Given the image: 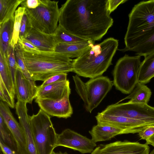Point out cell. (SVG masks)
Segmentation results:
<instances>
[{
  "label": "cell",
  "instance_id": "74e56055",
  "mask_svg": "<svg viewBox=\"0 0 154 154\" xmlns=\"http://www.w3.org/2000/svg\"><path fill=\"white\" fill-rule=\"evenodd\" d=\"M127 1V0H108V9L109 13L110 14L119 5Z\"/></svg>",
  "mask_w": 154,
  "mask_h": 154
},
{
  "label": "cell",
  "instance_id": "7402d4cb",
  "mask_svg": "<svg viewBox=\"0 0 154 154\" xmlns=\"http://www.w3.org/2000/svg\"><path fill=\"white\" fill-rule=\"evenodd\" d=\"M14 18L10 19L0 24V52L5 57L12 38Z\"/></svg>",
  "mask_w": 154,
  "mask_h": 154
},
{
  "label": "cell",
  "instance_id": "836d02e7",
  "mask_svg": "<svg viewBox=\"0 0 154 154\" xmlns=\"http://www.w3.org/2000/svg\"><path fill=\"white\" fill-rule=\"evenodd\" d=\"M67 73H60L53 75L43 82L42 85L38 86V89L56 82L63 81L67 80Z\"/></svg>",
  "mask_w": 154,
  "mask_h": 154
},
{
  "label": "cell",
  "instance_id": "ffe728a7",
  "mask_svg": "<svg viewBox=\"0 0 154 154\" xmlns=\"http://www.w3.org/2000/svg\"><path fill=\"white\" fill-rule=\"evenodd\" d=\"M92 42L88 41L76 43H58L54 51L64 54L70 58H76L89 48L90 44Z\"/></svg>",
  "mask_w": 154,
  "mask_h": 154
},
{
  "label": "cell",
  "instance_id": "b9f144b4",
  "mask_svg": "<svg viewBox=\"0 0 154 154\" xmlns=\"http://www.w3.org/2000/svg\"><path fill=\"white\" fill-rule=\"evenodd\" d=\"M149 154H154V149L152 150Z\"/></svg>",
  "mask_w": 154,
  "mask_h": 154
},
{
  "label": "cell",
  "instance_id": "7c38bea8",
  "mask_svg": "<svg viewBox=\"0 0 154 154\" xmlns=\"http://www.w3.org/2000/svg\"><path fill=\"white\" fill-rule=\"evenodd\" d=\"M56 146L68 148L84 154L91 153L97 145L91 139L67 128L57 134Z\"/></svg>",
  "mask_w": 154,
  "mask_h": 154
},
{
  "label": "cell",
  "instance_id": "f35d334b",
  "mask_svg": "<svg viewBox=\"0 0 154 154\" xmlns=\"http://www.w3.org/2000/svg\"><path fill=\"white\" fill-rule=\"evenodd\" d=\"M1 150L3 154H19L17 152L13 150L5 144L0 140Z\"/></svg>",
  "mask_w": 154,
  "mask_h": 154
},
{
  "label": "cell",
  "instance_id": "ac0fdd59",
  "mask_svg": "<svg viewBox=\"0 0 154 154\" xmlns=\"http://www.w3.org/2000/svg\"><path fill=\"white\" fill-rule=\"evenodd\" d=\"M25 38L42 51L54 52L57 44L54 35L45 33L32 27Z\"/></svg>",
  "mask_w": 154,
  "mask_h": 154
},
{
  "label": "cell",
  "instance_id": "7a4b0ae2",
  "mask_svg": "<svg viewBox=\"0 0 154 154\" xmlns=\"http://www.w3.org/2000/svg\"><path fill=\"white\" fill-rule=\"evenodd\" d=\"M118 45V40L112 37L98 44L92 42L88 49L72 60L73 72L78 75L91 79L101 76L112 64Z\"/></svg>",
  "mask_w": 154,
  "mask_h": 154
},
{
  "label": "cell",
  "instance_id": "9c48e42d",
  "mask_svg": "<svg viewBox=\"0 0 154 154\" xmlns=\"http://www.w3.org/2000/svg\"><path fill=\"white\" fill-rule=\"evenodd\" d=\"M101 112L121 116L154 125V107L148 104L116 103L109 105Z\"/></svg>",
  "mask_w": 154,
  "mask_h": 154
},
{
  "label": "cell",
  "instance_id": "7bdbcfd3",
  "mask_svg": "<svg viewBox=\"0 0 154 154\" xmlns=\"http://www.w3.org/2000/svg\"><path fill=\"white\" fill-rule=\"evenodd\" d=\"M0 154H3L1 150H0Z\"/></svg>",
  "mask_w": 154,
  "mask_h": 154
},
{
  "label": "cell",
  "instance_id": "f546056e",
  "mask_svg": "<svg viewBox=\"0 0 154 154\" xmlns=\"http://www.w3.org/2000/svg\"><path fill=\"white\" fill-rule=\"evenodd\" d=\"M130 51L144 57L154 52V34L148 39L131 49Z\"/></svg>",
  "mask_w": 154,
  "mask_h": 154
},
{
  "label": "cell",
  "instance_id": "2e32d148",
  "mask_svg": "<svg viewBox=\"0 0 154 154\" xmlns=\"http://www.w3.org/2000/svg\"><path fill=\"white\" fill-rule=\"evenodd\" d=\"M71 94L68 80L58 82L37 89L35 99H47L58 100Z\"/></svg>",
  "mask_w": 154,
  "mask_h": 154
},
{
  "label": "cell",
  "instance_id": "1f68e13d",
  "mask_svg": "<svg viewBox=\"0 0 154 154\" xmlns=\"http://www.w3.org/2000/svg\"><path fill=\"white\" fill-rule=\"evenodd\" d=\"M0 98L12 108L15 107L14 100L11 97L2 79L0 78Z\"/></svg>",
  "mask_w": 154,
  "mask_h": 154
},
{
  "label": "cell",
  "instance_id": "e0dca14e",
  "mask_svg": "<svg viewBox=\"0 0 154 154\" xmlns=\"http://www.w3.org/2000/svg\"><path fill=\"white\" fill-rule=\"evenodd\" d=\"M14 86L17 100L32 104L37 90L26 78L20 67L16 73Z\"/></svg>",
  "mask_w": 154,
  "mask_h": 154
},
{
  "label": "cell",
  "instance_id": "4dcf8cb0",
  "mask_svg": "<svg viewBox=\"0 0 154 154\" xmlns=\"http://www.w3.org/2000/svg\"><path fill=\"white\" fill-rule=\"evenodd\" d=\"M14 48L10 45L5 54V59L8 69L10 71L14 84L15 76L18 66L15 57Z\"/></svg>",
  "mask_w": 154,
  "mask_h": 154
},
{
  "label": "cell",
  "instance_id": "60d3db41",
  "mask_svg": "<svg viewBox=\"0 0 154 154\" xmlns=\"http://www.w3.org/2000/svg\"><path fill=\"white\" fill-rule=\"evenodd\" d=\"M53 154H68V153L66 152L63 153L61 151H59L58 152H55L54 151Z\"/></svg>",
  "mask_w": 154,
  "mask_h": 154
},
{
  "label": "cell",
  "instance_id": "5b68a950",
  "mask_svg": "<svg viewBox=\"0 0 154 154\" xmlns=\"http://www.w3.org/2000/svg\"><path fill=\"white\" fill-rule=\"evenodd\" d=\"M29 119L37 154H53L57 134L50 116L40 109L37 114L29 116Z\"/></svg>",
  "mask_w": 154,
  "mask_h": 154
},
{
  "label": "cell",
  "instance_id": "8d00e7d4",
  "mask_svg": "<svg viewBox=\"0 0 154 154\" xmlns=\"http://www.w3.org/2000/svg\"><path fill=\"white\" fill-rule=\"evenodd\" d=\"M40 4V0H23L21 3V6L29 9H35Z\"/></svg>",
  "mask_w": 154,
  "mask_h": 154
},
{
  "label": "cell",
  "instance_id": "d590c367",
  "mask_svg": "<svg viewBox=\"0 0 154 154\" xmlns=\"http://www.w3.org/2000/svg\"><path fill=\"white\" fill-rule=\"evenodd\" d=\"M154 134V125L146 126L141 131L138 133V135L141 139L146 140Z\"/></svg>",
  "mask_w": 154,
  "mask_h": 154
},
{
  "label": "cell",
  "instance_id": "4fadbf2b",
  "mask_svg": "<svg viewBox=\"0 0 154 154\" xmlns=\"http://www.w3.org/2000/svg\"><path fill=\"white\" fill-rule=\"evenodd\" d=\"M70 94L58 100L47 99H35V101L46 113L58 118L67 119L71 117L73 109L69 100Z\"/></svg>",
  "mask_w": 154,
  "mask_h": 154
},
{
  "label": "cell",
  "instance_id": "8fae6325",
  "mask_svg": "<svg viewBox=\"0 0 154 154\" xmlns=\"http://www.w3.org/2000/svg\"><path fill=\"white\" fill-rule=\"evenodd\" d=\"M97 124L108 126L122 130L123 134L139 133L148 124L141 121L119 116L98 112L95 116Z\"/></svg>",
  "mask_w": 154,
  "mask_h": 154
},
{
  "label": "cell",
  "instance_id": "d4e9b609",
  "mask_svg": "<svg viewBox=\"0 0 154 154\" xmlns=\"http://www.w3.org/2000/svg\"><path fill=\"white\" fill-rule=\"evenodd\" d=\"M0 53V78L4 82L11 97L14 99L16 95L14 84L7 65L5 57H4L1 53Z\"/></svg>",
  "mask_w": 154,
  "mask_h": 154
},
{
  "label": "cell",
  "instance_id": "484cf974",
  "mask_svg": "<svg viewBox=\"0 0 154 154\" xmlns=\"http://www.w3.org/2000/svg\"><path fill=\"white\" fill-rule=\"evenodd\" d=\"M0 140L6 145L18 153L15 139L3 118L0 115Z\"/></svg>",
  "mask_w": 154,
  "mask_h": 154
},
{
  "label": "cell",
  "instance_id": "52a82bcc",
  "mask_svg": "<svg viewBox=\"0 0 154 154\" xmlns=\"http://www.w3.org/2000/svg\"><path fill=\"white\" fill-rule=\"evenodd\" d=\"M40 5L35 9L25 8L32 27L45 33L54 35L57 29L60 10L58 1L40 0Z\"/></svg>",
  "mask_w": 154,
  "mask_h": 154
},
{
  "label": "cell",
  "instance_id": "ba28073f",
  "mask_svg": "<svg viewBox=\"0 0 154 154\" xmlns=\"http://www.w3.org/2000/svg\"><path fill=\"white\" fill-rule=\"evenodd\" d=\"M141 56L125 54L117 61L113 72V85L116 89L129 94L138 83Z\"/></svg>",
  "mask_w": 154,
  "mask_h": 154
},
{
  "label": "cell",
  "instance_id": "4316f807",
  "mask_svg": "<svg viewBox=\"0 0 154 154\" xmlns=\"http://www.w3.org/2000/svg\"><path fill=\"white\" fill-rule=\"evenodd\" d=\"M14 54L17 63L26 78L31 82L32 86L37 90L38 86L32 80L26 67L22 49L18 42L14 47Z\"/></svg>",
  "mask_w": 154,
  "mask_h": 154
},
{
  "label": "cell",
  "instance_id": "f1b7e54d",
  "mask_svg": "<svg viewBox=\"0 0 154 154\" xmlns=\"http://www.w3.org/2000/svg\"><path fill=\"white\" fill-rule=\"evenodd\" d=\"M25 10V8L20 6L15 12L13 35L10 45L14 48L18 43L21 22Z\"/></svg>",
  "mask_w": 154,
  "mask_h": 154
},
{
  "label": "cell",
  "instance_id": "30bf717a",
  "mask_svg": "<svg viewBox=\"0 0 154 154\" xmlns=\"http://www.w3.org/2000/svg\"><path fill=\"white\" fill-rule=\"evenodd\" d=\"M149 152L150 147L146 143L124 140L100 144L90 154H149Z\"/></svg>",
  "mask_w": 154,
  "mask_h": 154
},
{
  "label": "cell",
  "instance_id": "e575fe53",
  "mask_svg": "<svg viewBox=\"0 0 154 154\" xmlns=\"http://www.w3.org/2000/svg\"><path fill=\"white\" fill-rule=\"evenodd\" d=\"M18 42L20 45L22 49L32 51H40L31 42L24 38L19 37Z\"/></svg>",
  "mask_w": 154,
  "mask_h": 154
},
{
  "label": "cell",
  "instance_id": "603a6c76",
  "mask_svg": "<svg viewBox=\"0 0 154 154\" xmlns=\"http://www.w3.org/2000/svg\"><path fill=\"white\" fill-rule=\"evenodd\" d=\"M152 95L151 90L144 84L138 83L130 94L118 103L127 99L132 103L148 104Z\"/></svg>",
  "mask_w": 154,
  "mask_h": 154
},
{
  "label": "cell",
  "instance_id": "cb8c5ba5",
  "mask_svg": "<svg viewBox=\"0 0 154 154\" xmlns=\"http://www.w3.org/2000/svg\"><path fill=\"white\" fill-rule=\"evenodd\" d=\"M23 0H0V24L14 18L17 7Z\"/></svg>",
  "mask_w": 154,
  "mask_h": 154
},
{
  "label": "cell",
  "instance_id": "44dd1931",
  "mask_svg": "<svg viewBox=\"0 0 154 154\" xmlns=\"http://www.w3.org/2000/svg\"><path fill=\"white\" fill-rule=\"evenodd\" d=\"M154 77V52L144 57L141 63L138 74V83H147Z\"/></svg>",
  "mask_w": 154,
  "mask_h": 154
},
{
  "label": "cell",
  "instance_id": "83f0119b",
  "mask_svg": "<svg viewBox=\"0 0 154 154\" xmlns=\"http://www.w3.org/2000/svg\"><path fill=\"white\" fill-rule=\"evenodd\" d=\"M54 35L57 44L76 43L87 41L67 32L59 25Z\"/></svg>",
  "mask_w": 154,
  "mask_h": 154
},
{
  "label": "cell",
  "instance_id": "8992f818",
  "mask_svg": "<svg viewBox=\"0 0 154 154\" xmlns=\"http://www.w3.org/2000/svg\"><path fill=\"white\" fill-rule=\"evenodd\" d=\"M73 79L76 91L83 101L85 109L90 113L100 104L113 85L106 76L91 79L86 83L77 75Z\"/></svg>",
  "mask_w": 154,
  "mask_h": 154
},
{
  "label": "cell",
  "instance_id": "d6a6232c",
  "mask_svg": "<svg viewBox=\"0 0 154 154\" xmlns=\"http://www.w3.org/2000/svg\"><path fill=\"white\" fill-rule=\"evenodd\" d=\"M32 28L28 17L24 12L21 22L19 37L25 38Z\"/></svg>",
  "mask_w": 154,
  "mask_h": 154
},
{
  "label": "cell",
  "instance_id": "6da1fadb",
  "mask_svg": "<svg viewBox=\"0 0 154 154\" xmlns=\"http://www.w3.org/2000/svg\"><path fill=\"white\" fill-rule=\"evenodd\" d=\"M60 10L58 25L85 41L101 39L113 23L108 0H67Z\"/></svg>",
  "mask_w": 154,
  "mask_h": 154
},
{
  "label": "cell",
  "instance_id": "ab89813d",
  "mask_svg": "<svg viewBox=\"0 0 154 154\" xmlns=\"http://www.w3.org/2000/svg\"><path fill=\"white\" fill-rule=\"evenodd\" d=\"M146 143L154 147V134L146 140Z\"/></svg>",
  "mask_w": 154,
  "mask_h": 154
},
{
  "label": "cell",
  "instance_id": "9a60e30c",
  "mask_svg": "<svg viewBox=\"0 0 154 154\" xmlns=\"http://www.w3.org/2000/svg\"><path fill=\"white\" fill-rule=\"evenodd\" d=\"M26 103L17 100L15 105L16 112L19 119V123L25 137L27 154H37L31 131Z\"/></svg>",
  "mask_w": 154,
  "mask_h": 154
},
{
  "label": "cell",
  "instance_id": "3957f363",
  "mask_svg": "<svg viewBox=\"0 0 154 154\" xmlns=\"http://www.w3.org/2000/svg\"><path fill=\"white\" fill-rule=\"evenodd\" d=\"M22 50L27 69L35 82H44L56 74L73 72L72 60L64 54Z\"/></svg>",
  "mask_w": 154,
  "mask_h": 154
},
{
  "label": "cell",
  "instance_id": "d6986e66",
  "mask_svg": "<svg viewBox=\"0 0 154 154\" xmlns=\"http://www.w3.org/2000/svg\"><path fill=\"white\" fill-rule=\"evenodd\" d=\"M91 139L94 143L110 140L116 136L123 134L120 129L113 127L97 124L89 131Z\"/></svg>",
  "mask_w": 154,
  "mask_h": 154
},
{
  "label": "cell",
  "instance_id": "277c9868",
  "mask_svg": "<svg viewBox=\"0 0 154 154\" xmlns=\"http://www.w3.org/2000/svg\"><path fill=\"white\" fill-rule=\"evenodd\" d=\"M129 22L124 38L123 52L130 51L154 34V0L135 5L128 15Z\"/></svg>",
  "mask_w": 154,
  "mask_h": 154
},
{
  "label": "cell",
  "instance_id": "5bb4252c",
  "mask_svg": "<svg viewBox=\"0 0 154 154\" xmlns=\"http://www.w3.org/2000/svg\"><path fill=\"white\" fill-rule=\"evenodd\" d=\"M0 115L3 118L15 139L19 154H27L25 137L20 124L13 116L9 106L1 100Z\"/></svg>",
  "mask_w": 154,
  "mask_h": 154
}]
</instances>
